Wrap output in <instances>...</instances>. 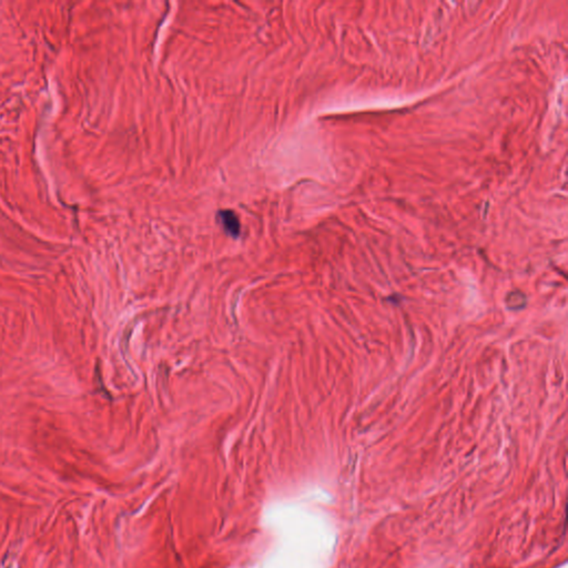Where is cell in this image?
Returning a JSON list of instances; mask_svg holds the SVG:
<instances>
[{
  "mask_svg": "<svg viewBox=\"0 0 568 568\" xmlns=\"http://www.w3.org/2000/svg\"><path fill=\"white\" fill-rule=\"evenodd\" d=\"M218 219L225 232L230 236H232V238H238L241 231V225L238 217H236V214L233 211H230V210L220 211L218 214Z\"/></svg>",
  "mask_w": 568,
  "mask_h": 568,
  "instance_id": "6da1fadb",
  "label": "cell"
}]
</instances>
